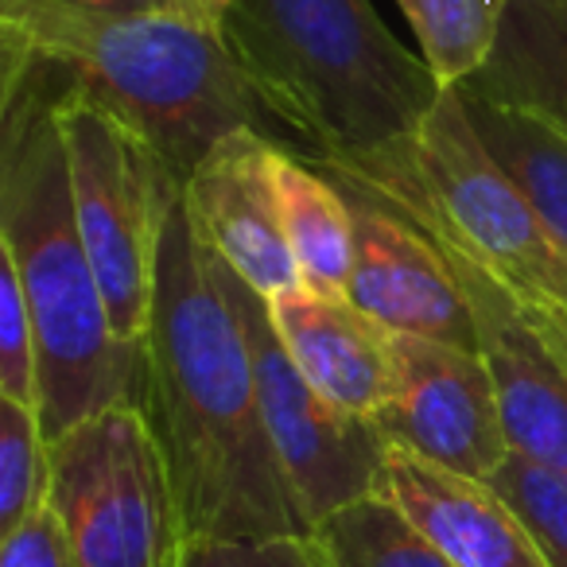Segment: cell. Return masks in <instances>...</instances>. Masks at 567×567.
Masks as SVG:
<instances>
[{
  "label": "cell",
  "instance_id": "d4e9b609",
  "mask_svg": "<svg viewBox=\"0 0 567 567\" xmlns=\"http://www.w3.org/2000/svg\"><path fill=\"white\" fill-rule=\"evenodd\" d=\"M66 9L82 12H102V17H156V12H183L195 17L187 9V0H59Z\"/></svg>",
  "mask_w": 567,
  "mask_h": 567
},
{
  "label": "cell",
  "instance_id": "4316f807",
  "mask_svg": "<svg viewBox=\"0 0 567 567\" xmlns=\"http://www.w3.org/2000/svg\"><path fill=\"white\" fill-rule=\"evenodd\" d=\"M544 319H548V331L556 339L559 354L567 358V311H544Z\"/></svg>",
  "mask_w": 567,
  "mask_h": 567
},
{
  "label": "cell",
  "instance_id": "9c48e42d",
  "mask_svg": "<svg viewBox=\"0 0 567 567\" xmlns=\"http://www.w3.org/2000/svg\"><path fill=\"white\" fill-rule=\"evenodd\" d=\"M427 237L447 257L471 303L478 339L474 350L494 381L509 451L567 471V358L548 331V308L525 303L502 276L478 265L466 249L435 234Z\"/></svg>",
  "mask_w": 567,
  "mask_h": 567
},
{
  "label": "cell",
  "instance_id": "8fae6325",
  "mask_svg": "<svg viewBox=\"0 0 567 567\" xmlns=\"http://www.w3.org/2000/svg\"><path fill=\"white\" fill-rule=\"evenodd\" d=\"M276 136L257 128L226 133L183 183V206L210 252L260 300L303 288L276 198Z\"/></svg>",
  "mask_w": 567,
  "mask_h": 567
},
{
  "label": "cell",
  "instance_id": "52a82bcc",
  "mask_svg": "<svg viewBox=\"0 0 567 567\" xmlns=\"http://www.w3.org/2000/svg\"><path fill=\"white\" fill-rule=\"evenodd\" d=\"M48 497L63 517L74 567H175L187 540L164 451L136 401L51 443Z\"/></svg>",
  "mask_w": 567,
  "mask_h": 567
},
{
  "label": "cell",
  "instance_id": "ffe728a7",
  "mask_svg": "<svg viewBox=\"0 0 567 567\" xmlns=\"http://www.w3.org/2000/svg\"><path fill=\"white\" fill-rule=\"evenodd\" d=\"M51 494V440L35 409L0 396V536Z\"/></svg>",
  "mask_w": 567,
  "mask_h": 567
},
{
  "label": "cell",
  "instance_id": "d6986e66",
  "mask_svg": "<svg viewBox=\"0 0 567 567\" xmlns=\"http://www.w3.org/2000/svg\"><path fill=\"white\" fill-rule=\"evenodd\" d=\"M420 40V55L443 86H463L482 71L509 0H396Z\"/></svg>",
  "mask_w": 567,
  "mask_h": 567
},
{
  "label": "cell",
  "instance_id": "603a6c76",
  "mask_svg": "<svg viewBox=\"0 0 567 567\" xmlns=\"http://www.w3.org/2000/svg\"><path fill=\"white\" fill-rule=\"evenodd\" d=\"M175 567H319L308 536H190Z\"/></svg>",
  "mask_w": 567,
  "mask_h": 567
},
{
  "label": "cell",
  "instance_id": "7402d4cb",
  "mask_svg": "<svg viewBox=\"0 0 567 567\" xmlns=\"http://www.w3.org/2000/svg\"><path fill=\"white\" fill-rule=\"evenodd\" d=\"M0 396L40 412V342L17 265L0 252Z\"/></svg>",
  "mask_w": 567,
  "mask_h": 567
},
{
  "label": "cell",
  "instance_id": "8992f818",
  "mask_svg": "<svg viewBox=\"0 0 567 567\" xmlns=\"http://www.w3.org/2000/svg\"><path fill=\"white\" fill-rule=\"evenodd\" d=\"M59 121L71 159L79 229L102 284L113 334L141 350L148 339L159 241L183 183L167 172L148 141L71 82L59 102Z\"/></svg>",
  "mask_w": 567,
  "mask_h": 567
},
{
  "label": "cell",
  "instance_id": "4fadbf2b",
  "mask_svg": "<svg viewBox=\"0 0 567 567\" xmlns=\"http://www.w3.org/2000/svg\"><path fill=\"white\" fill-rule=\"evenodd\" d=\"M378 494L401 505L455 567H548L525 520L486 478L389 447Z\"/></svg>",
  "mask_w": 567,
  "mask_h": 567
},
{
  "label": "cell",
  "instance_id": "ba28073f",
  "mask_svg": "<svg viewBox=\"0 0 567 567\" xmlns=\"http://www.w3.org/2000/svg\"><path fill=\"white\" fill-rule=\"evenodd\" d=\"M221 280L245 327L268 440L280 458L296 509L311 533V525H319L327 513L378 494L389 443L373 416H354L339 409L296 370L268 319V303L249 284L237 280L226 265H221Z\"/></svg>",
  "mask_w": 567,
  "mask_h": 567
},
{
  "label": "cell",
  "instance_id": "e0dca14e",
  "mask_svg": "<svg viewBox=\"0 0 567 567\" xmlns=\"http://www.w3.org/2000/svg\"><path fill=\"white\" fill-rule=\"evenodd\" d=\"M489 156L509 172L548 237L567 252V136L548 121L455 86Z\"/></svg>",
  "mask_w": 567,
  "mask_h": 567
},
{
  "label": "cell",
  "instance_id": "ac0fdd59",
  "mask_svg": "<svg viewBox=\"0 0 567 567\" xmlns=\"http://www.w3.org/2000/svg\"><path fill=\"white\" fill-rule=\"evenodd\" d=\"M319 567H455L440 544L389 497L370 494L311 525Z\"/></svg>",
  "mask_w": 567,
  "mask_h": 567
},
{
  "label": "cell",
  "instance_id": "484cf974",
  "mask_svg": "<svg viewBox=\"0 0 567 567\" xmlns=\"http://www.w3.org/2000/svg\"><path fill=\"white\" fill-rule=\"evenodd\" d=\"M229 4H234V0H187V9L195 12L198 20H206V24H221Z\"/></svg>",
  "mask_w": 567,
  "mask_h": 567
},
{
  "label": "cell",
  "instance_id": "3957f363",
  "mask_svg": "<svg viewBox=\"0 0 567 567\" xmlns=\"http://www.w3.org/2000/svg\"><path fill=\"white\" fill-rule=\"evenodd\" d=\"M0 48L48 63L117 113L179 183L234 128L280 141L221 24L183 12L102 17L59 0H0Z\"/></svg>",
  "mask_w": 567,
  "mask_h": 567
},
{
  "label": "cell",
  "instance_id": "6da1fadb",
  "mask_svg": "<svg viewBox=\"0 0 567 567\" xmlns=\"http://www.w3.org/2000/svg\"><path fill=\"white\" fill-rule=\"evenodd\" d=\"M136 404L172 474L183 536H308L268 440L257 373L221 260L172 206L159 241Z\"/></svg>",
  "mask_w": 567,
  "mask_h": 567
},
{
  "label": "cell",
  "instance_id": "5b68a950",
  "mask_svg": "<svg viewBox=\"0 0 567 567\" xmlns=\"http://www.w3.org/2000/svg\"><path fill=\"white\" fill-rule=\"evenodd\" d=\"M319 167L342 187L381 198L420 229L466 249L525 303L567 311V252L489 156L455 86L443 90L412 136Z\"/></svg>",
  "mask_w": 567,
  "mask_h": 567
},
{
  "label": "cell",
  "instance_id": "277c9868",
  "mask_svg": "<svg viewBox=\"0 0 567 567\" xmlns=\"http://www.w3.org/2000/svg\"><path fill=\"white\" fill-rule=\"evenodd\" d=\"M221 32L265 110L316 164L404 141L447 90L370 0H234Z\"/></svg>",
  "mask_w": 567,
  "mask_h": 567
},
{
  "label": "cell",
  "instance_id": "9a60e30c",
  "mask_svg": "<svg viewBox=\"0 0 567 567\" xmlns=\"http://www.w3.org/2000/svg\"><path fill=\"white\" fill-rule=\"evenodd\" d=\"M463 86L567 136V0H509L494 51Z\"/></svg>",
  "mask_w": 567,
  "mask_h": 567
},
{
  "label": "cell",
  "instance_id": "44dd1931",
  "mask_svg": "<svg viewBox=\"0 0 567 567\" xmlns=\"http://www.w3.org/2000/svg\"><path fill=\"white\" fill-rule=\"evenodd\" d=\"M486 482L525 520L548 567H567V471L509 451Z\"/></svg>",
  "mask_w": 567,
  "mask_h": 567
},
{
  "label": "cell",
  "instance_id": "7c38bea8",
  "mask_svg": "<svg viewBox=\"0 0 567 567\" xmlns=\"http://www.w3.org/2000/svg\"><path fill=\"white\" fill-rule=\"evenodd\" d=\"M342 190L354 203V268L347 284L350 300L389 331L478 347L471 303L432 237L381 198L350 187Z\"/></svg>",
  "mask_w": 567,
  "mask_h": 567
},
{
  "label": "cell",
  "instance_id": "30bf717a",
  "mask_svg": "<svg viewBox=\"0 0 567 567\" xmlns=\"http://www.w3.org/2000/svg\"><path fill=\"white\" fill-rule=\"evenodd\" d=\"M373 424L389 447L466 478H489L509 455L482 354L424 334L393 331V389Z\"/></svg>",
  "mask_w": 567,
  "mask_h": 567
},
{
  "label": "cell",
  "instance_id": "7a4b0ae2",
  "mask_svg": "<svg viewBox=\"0 0 567 567\" xmlns=\"http://www.w3.org/2000/svg\"><path fill=\"white\" fill-rule=\"evenodd\" d=\"M66 79L4 55L0 71V252L17 265L40 342V420L55 443L74 424L136 401L141 350L113 334L74 210L66 159Z\"/></svg>",
  "mask_w": 567,
  "mask_h": 567
},
{
  "label": "cell",
  "instance_id": "cb8c5ba5",
  "mask_svg": "<svg viewBox=\"0 0 567 567\" xmlns=\"http://www.w3.org/2000/svg\"><path fill=\"white\" fill-rule=\"evenodd\" d=\"M0 567H74L71 540L51 497L0 536Z\"/></svg>",
  "mask_w": 567,
  "mask_h": 567
},
{
  "label": "cell",
  "instance_id": "5bb4252c",
  "mask_svg": "<svg viewBox=\"0 0 567 567\" xmlns=\"http://www.w3.org/2000/svg\"><path fill=\"white\" fill-rule=\"evenodd\" d=\"M268 303L296 370L339 409L378 416L393 389V331L350 296L296 288Z\"/></svg>",
  "mask_w": 567,
  "mask_h": 567
},
{
  "label": "cell",
  "instance_id": "2e32d148",
  "mask_svg": "<svg viewBox=\"0 0 567 567\" xmlns=\"http://www.w3.org/2000/svg\"><path fill=\"white\" fill-rule=\"evenodd\" d=\"M276 198L288 249L300 268L303 288L347 296L354 268V203L339 179L311 164L292 144H276L272 156Z\"/></svg>",
  "mask_w": 567,
  "mask_h": 567
}]
</instances>
